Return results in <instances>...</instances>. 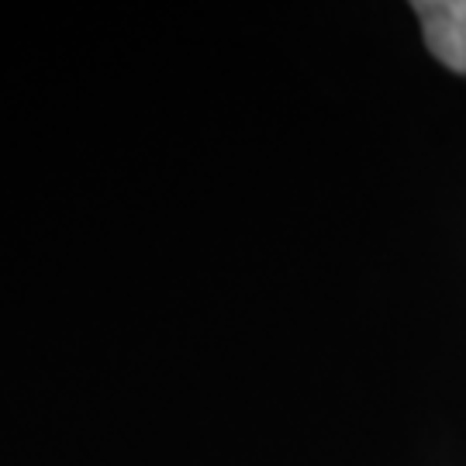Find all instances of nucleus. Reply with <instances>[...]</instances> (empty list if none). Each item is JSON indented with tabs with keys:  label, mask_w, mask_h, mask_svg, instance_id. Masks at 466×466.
<instances>
[{
	"label": "nucleus",
	"mask_w": 466,
	"mask_h": 466,
	"mask_svg": "<svg viewBox=\"0 0 466 466\" xmlns=\"http://www.w3.org/2000/svg\"><path fill=\"white\" fill-rule=\"evenodd\" d=\"M425 46L442 66L466 73V0H415Z\"/></svg>",
	"instance_id": "1"
}]
</instances>
